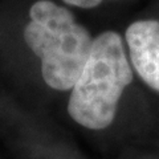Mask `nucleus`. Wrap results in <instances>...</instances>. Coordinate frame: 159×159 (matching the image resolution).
I'll use <instances>...</instances> for the list:
<instances>
[{
  "mask_svg": "<svg viewBox=\"0 0 159 159\" xmlns=\"http://www.w3.org/2000/svg\"><path fill=\"white\" fill-rule=\"evenodd\" d=\"M29 17L24 39L41 60L44 81L56 90L72 89L90 56V33L74 20L70 11L49 0L34 3Z\"/></svg>",
  "mask_w": 159,
  "mask_h": 159,
  "instance_id": "obj_1",
  "label": "nucleus"
},
{
  "mask_svg": "<svg viewBox=\"0 0 159 159\" xmlns=\"http://www.w3.org/2000/svg\"><path fill=\"white\" fill-rule=\"evenodd\" d=\"M131 80L133 70L121 36L111 31L101 33L93 40L90 56L72 88L69 116L86 129L107 127Z\"/></svg>",
  "mask_w": 159,
  "mask_h": 159,
  "instance_id": "obj_2",
  "label": "nucleus"
},
{
  "mask_svg": "<svg viewBox=\"0 0 159 159\" xmlns=\"http://www.w3.org/2000/svg\"><path fill=\"white\" fill-rule=\"evenodd\" d=\"M125 37L138 76L159 92V21L141 20L133 23L126 29Z\"/></svg>",
  "mask_w": 159,
  "mask_h": 159,
  "instance_id": "obj_3",
  "label": "nucleus"
},
{
  "mask_svg": "<svg viewBox=\"0 0 159 159\" xmlns=\"http://www.w3.org/2000/svg\"><path fill=\"white\" fill-rule=\"evenodd\" d=\"M62 2L69 4V6L80 7V8H93L97 7L102 0H62Z\"/></svg>",
  "mask_w": 159,
  "mask_h": 159,
  "instance_id": "obj_4",
  "label": "nucleus"
}]
</instances>
